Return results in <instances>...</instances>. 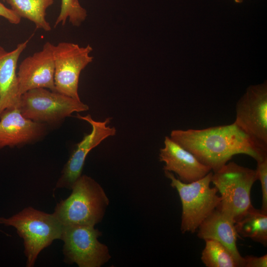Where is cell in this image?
I'll return each mask as SVG.
<instances>
[{
    "instance_id": "cell-1",
    "label": "cell",
    "mask_w": 267,
    "mask_h": 267,
    "mask_svg": "<svg viewBox=\"0 0 267 267\" xmlns=\"http://www.w3.org/2000/svg\"><path fill=\"white\" fill-rule=\"evenodd\" d=\"M170 137L214 172L236 154L247 155L256 162L267 157V151L234 122L200 130H174Z\"/></svg>"
},
{
    "instance_id": "cell-2",
    "label": "cell",
    "mask_w": 267,
    "mask_h": 267,
    "mask_svg": "<svg viewBox=\"0 0 267 267\" xmlns=\"http://www.w3.org/2000/svg\"><path fill=\"white\" fill-rule=\"evenodd\" d=\"M71 190L53 213L62 224L95 226L100 222L109 203L102 186L91 177L82 175Z\"/></svg>"
},
{
    "instance_id": "cell-3",
    "label": "cell",
    "mask_w": 267,
    "mask_h": 267,
    "mask_svg": "<svg viewBox=\"0 0 267 267\" xmlns=\"http://www.w3.org/2000/svg\"><path fill=\"white\" fill-rule=\"evenodd\" d=\"M0 224L12 226L23 239L26 267L35 265L40 252L56 239H61L64 225L52 214L32 207L9 218L0 217Z\"/></svg>"
},
{
    "instance_id": "cell-4",
    "label": "cell",
    "mask_w": 267,
    "mask_h": 267,
    "mask_svg": "<svg viewBox=\"0 0 267 267\" xmlns=\"http://www.w3.org/2000/svg\"><path fill=\"white\" fill-rule=\"evenodd\" d=\"M258 180L256 170L227 163L213 173L211 182L221 194L218 206L235 222L240 220L252 207L251 190Z\"/></svg>"
},
{
    "instance_id": "cell-5",
    "label": "cell",
    "mask_w": 267,
    "mask_h": 267,
    "mask_svg": "<svg viewBox=\"0 0 267 267\" xmlns=\"http://www.w3.org/2000/svg\"><path fill=\"white\" fill-rule=\"evenodd\" d=\"M171 180V185L177 189L182 205L180 230L182 233L195 232L200 224L219 205L221 198L216 187H211L213 173L190 183L176 178L172 172L164 171Z\"/></svg>"
},
{
    "instance_id": "cell-6",
    "label": "cell",
    "mask_w": 267,
    "mask_h": 267,
    "mask_svg": "<svg viewBox=\"0 0 267 267\" xmlns=\"http://www.w3.org/2000/svg\"><path fill=\"white\" fill-rule=\"evenodd\" d=\"M89 109L81 100L45 88L32 89L23 93L19 106L23 117L42 124L57 123L74 112Z\"/></svg>"
},
{
    "instance_id": "cell-7",
    "label": "cell",
    "mask_w": 267,
    "mask_h": 267,
    "mask_svg": "<svg viewBox=\"0 0 267 267\" xmlns=\"http://www.w3.org/2000/svg\"><path fill=\"white\" fill-rule=\"evenodd\" d=\"M101 232L94 226L64 225V261L79 267H100L111 258L107 246L98 240Z\"/></svg>"
},
{
    "instance_id": "cell-8",
    "label": "cell",
    "mask_w": 267,
    "mask_h": 267,
    "mask_svg": "<svg viewBox=\"0 0 267 267\" xmlns=\"http://www.w3.org/2000/svg\"><path fill=\"white\" fill-rule=\"evenodd\" d=\"M92 47L62 42L54 46V81L55 91L81 100L78 93L80 74L92 61Z\"/></svg>"
},
{
    "instance_id": "cell-9",
    "label": "cell",
    "mask_w": 267,
    "mask_h": 267,
    "mask_svg": "<svg viewBox=\"0 0 267 267\" xmlns=\"http://www.w3.org/2000/svg\"><path fill=\"white\" fill-rule=\"evenodd\" d=\"M234 123L267 151V83L249 86L236 106Z\"/></svg>"
},
{
    "instance_id": "cell-10",
    "label": "cell",
    "mask_w": 267,
    "mask_h": 267,
    "mask_svg": "<svg viewBox=\"0 0 267 267\" xmlns=\"http://www.w3.org/2000/svg\"><path fill=\"white\" fill-rule=\"evenodd\" d=\"M77 117L89 123L91 126V131L84 136L73 151L57 181L55 188H65L71 190L74 183L82 175L85 160L89 152L103 140L116 134L115 128L107 126L110 121V118L103 121H97L90 115L83 116L77 114Z\"/></svg>"
},
{
    "instance_id": "cell-11",
    "label": "cell",
    "mask_w": 267,
    "mask_h": 267,
    "mask_svg": "<svg viewBox=\"0 0 267 267\" xmlns=\"http://www.w3.org/2000/svg\"><path fill=\"white\" fill-rule=\"evenodd\" d=\"M54 46L50 42H46L41 50L26 57L19 64L17 75L21 95L29 90L37 88L56 91Z\"/></svg>"
},
{
    "instance_id": "cell-12",
    "label": "cell",
    "mask_w": 267,
    "mask_h": 267,
    "mask_svg": "<svg viewBox=\"0 0 267 267\" xmlns=\"http://www.w3.org/2000/svg\"><path fill=\"white\" fill-rule=\"evenodd\" d=\"M159 159L165 164L164 171L175 173L185 183L197 180L212 171L210 167L202 164L190 152L167 136L165 137L164 146L160 150Z\"/></svg>"
},
{
    "instance_id": "cell-13",
    "label": "cell",
    "mask_w": 267,
    "mask_h": 267,
    "mask_svg": "<svg viewBox=\"0 0 267 267\" xmlns=\"http://www.w3.org/2000/svg\"><path fill=\"white\" fill-rule=\"evenodd\" d=\"M44 132L42 123L25 118L19 108L6 109L0 114V150L37 140Z\"/></svg>"
},
{
    "instance_id": "cell-14",
    "label": "cell",
    "mask_w": 267,
    "mask_h": 267,
    "mask_svg": "<svg viewBox=\"0 0 267 267\" xmlns=\"http://www.w3.org/2000/svg\"><path fill=\"white\" fill-rule=\"evenodd\" d=\"M29 40L18 44L11 51L0 45V114L8 109L19 108L21 95L17 78V62Z\"/></svg>"
},
{
    "instance_id": "cell-15",
    "label": "cell",
    "mask_w": 267,
    "mask_h": 267,
    "mask_svg": "<svg viewBox=\"0 0 267 267\" xmlns=\"http://www.w3.org/2000/svg\"><path fill=\"white\" fill-rule=\"evenodd\" d=\"M197 236L202 239H214L225 246L241 263L243 257L237 247L238 233L235 222L227 215L217 208L200 224Z\"/></svg>"
},
{
    "instance_id": "cell-16",
    "label": "cell",
    "mask_w": 267,
    "mask_h": 267,
    "mask_svg": "<svg viewBox=\"0 0 267 267\" xmlns=\"http://www.w3.org/2000/svg\"><path fill=\"white\" fill-rule=\"evenodd\" d=\"M235 227L238 234L267 246V212L252 206L235 223Z\"/></svg>"
},
{
    "instance_id": "cell-17",
    "label": "cell",
    "mask_w": 267,
    "mask_h": 267,
    "mask_svg": "<svg viewBox=\"0 0 267 267\" xmlns=\"http://www.w3.org/2000/svg\"><path fill=\"white\" fill-rule=\"evenodd\" d=\"M55 0H7L6 1L21 18L33 22L37 29L49 32L51 30L46 19V10Z\"/></svg>"
},
{
    "instance_id": "cell-18",
    "label": "cell",
    "mask_w": 267,
    "mask_h": 267,
    "mask_svg": "<svg viewBox=\"0 0 267 267\" xmlns=\"http://www.w3.org/2000/svg\"><path fill=\"white\" fill-rule=\"evenodd\" d=\"M201 259L207 267H240L232 253L222 244L214 239H205Z\"/></svg>"
},
{
    "instance_id": "cell-19",
    "label": "cell",
    "mask_w": 267,
    "mask_h": 267,
    "mask_svg": "<svg viewBox=\"0 0 267 267\" xmlns=\"http://www.w3.org/2000/svg\"><path fill=\"white\" fill-rule=\"evenodd\" d=\"M87 11L80 3L79 0H61L60 10L55 21L54 27L64 25L68 20L73 26L78 27L85 21Z\"/></svg>"
},
{
    "instance_id": "cell-20",
    "label": "cell",
    "mask_w": 267,
    "mask_h": 267,
    "mask_svg": "<svg viewBox=\"0 0 267 267\" xmlns=\"http://www.w3.org/2000/svg\"><path fill=\"white\" fill-rule=\"evenodd\" d=\"M256 170L258 179L260 180L262 192V204L261 209L267 212V157L257 161Z\"/></svg>"
},
{
    "instance_id": "cell-21",
    "label": "cell",
    "mask_w": 267,
    "mask_h": 267,
    "mask_svg": "<svg viewBox=\"0 0 267 267\" xmlns=\"http://www.w3.org/2000/svg\"><path fill=\"white\" fill-rule=\"evenodd\" d=\"M267 255L261 257L247 256L243 257L241 267H267Z\"/></svg>"
},
{
    "instance_id": "cell-22",
    "label": "cell",
    "mask_w": 267,
    "mask_h": 267,
    "mask_svg": "<svg viewBox=\"0 0 267 267\" xmlns=\"http://www.w3.org/2000/svg\"><path fill=\"white\" fill-rule=\"evenodd\" d=\"M0 16L6 19L9 23L18 24L21 18L11 8H7L0 1Z\"/></svg>"
},
{
    "instance_id": "cell-23",
    "label": "cell",
    "mask_w": 267,
    "mask_h": 267,
    "mask_svg": "<svg viewBox=\"0 0 267 267\" xmlns=\"http://www.w3.org/2000/svg\"><path fill=\"white\" fill-rule=\"evenodd\" d=\"M244 0H234L235 2L237 3H241Z\"/></svg>"
},
{
    "instance_id": "cell-24",
    "label": "cell",
    "mask_w": 267,
    "mask_h": 267,
    "mask_svg": "<svg viewBox=\"0 0 267 267\" xmlns=\"http://www.w3.org/2000/svg\"><path fill=\"white\" fill-rule=\"evenodd\" d=\"M3 1H7V0H3Z\"/></svg>"
},
{
    "instance_id": "cell-25",
    "label": "cell",
    "mask_w": 267,
    "mask_h": 267,
    "mask_svg": "<svg viewBox=\"0 0 267 267\" xmlns=\"http://www.w3.org/2000/svg\"><path fill=\"white\" fill-rule=\"evenodd\" d=\"M0 231L2 232V231L1 230H0Z\"/></svg>"
}]
</instances>
